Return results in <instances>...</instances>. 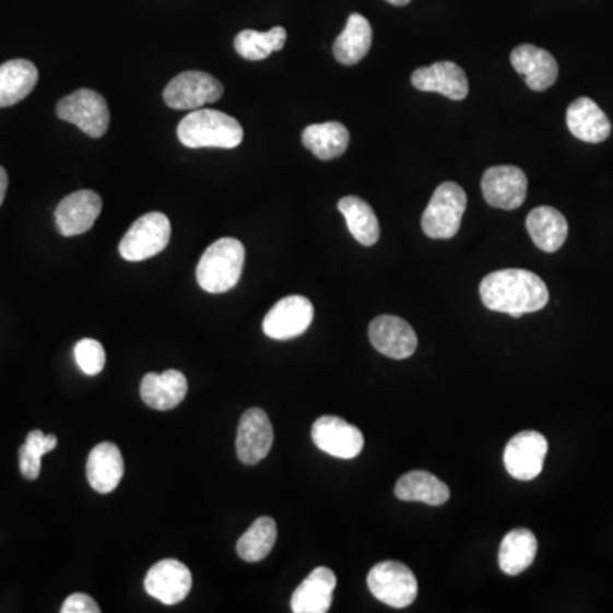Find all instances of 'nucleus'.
<instances>
[{"instance_id": "nucleus-1", "label": "nucleus", "mask_w": 613, "mask_h": 613, "mask_svg": "<svg viewBox=\"0 0 613 613\" xmlns=\"http://www.w3.org/2000/svg\"><path fill=\"white\" fill-rule=\"evenodd\" d=\"M481 300L494 313L518 317L544 309L549 290L544 280L527 270H502L487 274L481 283Z\"/></svg>"}, {"instance_id": "nucleus-2", "label": "nucleus", "mask_w": 613, "mask_h": 613, "mask_svg": "<svg viewBox=\"0 0 613 613\" xmlns=\"http://www.w3.org/2000/svg\"><path fill=\"white\" fill-rule=\"evenodd\" d=\"M178 139L189 149H236L244 140V130L236 118L200 108L182 118Z\"/></svg>"}, {"instance_id": "nucleus-3", "label": "nucleus", "mask_w": 613, "mask_h": 613, "mask_svg": "<svg viewBox=\"0 0 613 613\" xmlns=\"http://www.w3.org/2000/svg\"><path fill=\"white\" fill-rule=\"evenodd\" d=\"M246 261L243 243L224 237L203 252L197 268L198 285L209 294H225L239 283Z\"/></svg>"}, {"instance_id": "nucleus-4", "label": "nucleus", "mask_w": 613, "mask_h": 613, "mask_svg": "<svg viewBox=\"0 0 613 613\" xmlns=\"http://www.w3.org/2000/svg\"><path fill=\"white\" fill-rule=\"evenodd\" d=\"M467 209V194L453 181L441 182L426 207L421 227L432 239H451L457 236Z\"/></svg>"}, {"instance_id": "nucleus-5", "label": "nucleus", "mask_w": 613, "mask_h": 613, "mask_svg": "<svg viewBox=\"0 0 613 613\" xmlns=\"http://www.w3.org/2000/svg\"><path fill=\"white\" fill-rule=\"evenodd\" d=\"M57 115L60 120L75 125L93 139L105 135L111 120L105 97L91 90H79L58 101Z\"/></svg>"}, {"instance_id": "nucleus-6", "label": "nucleus", "mask_w": 613, "mask_h": 613, "mask_svg": "<svg viewBox=\"0 0 613 613\" xmlns=\"http://www.w3.org/2000/svg\"><path fill=\"white\" fill-rule=\"evenodd\" d=\"M170 240V222L164 213L151 212L133 222L120 243L121 258L145 261L166 249Z\"/></svg>"}, {"instance_id": "nucleus-7", "label": "nucleus", "mask_w": 613, "mask_h": 613, "mask_svg": "<svg viewBox=\"0 0 613 613\" xmlns=\"http://www.w3.org/2000/svg\"><path fill=\"white\" fill-rule=\"evenodd\" d=\"M367 585L377 600L393 609L413 605L417 597L416 576L408 566L396 561H386L372 567Z\"/></svg>"}, {"instance_id": "nucleus-8", "label": "nucleus", "mask_w": 613, "mask_h": 613, "mask_svg": "<svg viewBox=\"0 0 613 613\" xmlns=\"http://www.w3.org/2000/svg\"><path fill=\"white\" fill-rule=\"evenodd\" d=\"M222 94L224 85L219 79L201 70H188L167 84L164 101L169 108L194 111L221 99Z\"/></svg>"}, {"instance_id": "nucleus-9", "label": "nucleus", "mask_w": 613, "mask_h": 613, "mask_svg": "<svg viewBox=\"0 0 613 613\" xmlns=\"http://www.w3.org/2000/svg\"><path fill=\"white\" fill-rule=\"evenodd\" d=\"M547 450L549 444L542 433L533 429L518 433L505 448L506 471L518 481H533L544 469Z\"/></svg>"}, {"instance_id": "nucleus-10", "label": "nucleus", "mask_w": 613, "mask_h": 613, "mask_svg": "<svg viewBox=\"0 0 613 613\" xmlns=\"http://www.w3.org/2000/svg\"><path fill=\"white\" fill-rule=\"evenodd\" d=\"M314 320V305L302 295L282 298L262 320V331L271 340H294L310 328Z\"/></svg>"}, {"instance_id": "nucleus-11", "label": "nucleus", "mask_w": 613, "mask_h": 613, "mask_svg": "<svg viewBox=\"0 0 613 613\" xmlns=\"http://www.w3.org/2000/svg\"><path fill=\"white\" fill-rule=\"evenodd\" d=\"M313 440L328 456L344 460L358 457L365 445L362 432L338 416H320L313 426Z\"/></svg>"}, {"instance_id": "nucleus-12", "label": "nucleus", "mask_w": 613, "mask_h": 613, "mask_svg": "<svg viewBox=\"0 0 613 613\" xmlns=\"http://www.w3.org/2000/svg\"><path fill=\"white\" fill-rule=\"evenodd\" d=\"M103 210V200L96 191L81 189L69 194L55 210V224L63 237H74L91 231Z\"/></svg>"}, {"instance_id": "nucleus-13", "label": "nucleus", "mask_w": 613, "mask_h": 613, "mask_svg": "<svg viewBox=\"0 0 613 613\" xmlns=\"http://www.w3.org/2000/svg\"><path fill=\"white\" fill-rule=\"evenodd\" d=\"M484 198L494 209L515 210L523 204L529 189L527 174L515 166H494L481 181Z\"/></svg>"}, {"instance_id": "nucleus-14", "label": "nucleus", "mask_w": 613, "mask_h": 613, "mask_svg": "<svg viewBox=\"0 0 613 613\" xmlns=\"http://www.w3.org/2000/svg\"><path fill=\"white\" fill-rule=\"evenodd\" d=\"M274 433L268 414L259 408L249 409L240 417L237 428V457L246 465L267 459L273 447Z\"/></svg>"}, {"instance_id": "nucleus-15", "label": "nucleus", "mask_w": 613, "mask_h": 613, "mask_svg": "<svg viewBox=\"0 0 613 613\" xmlns=\"http://www.w3.org/2000/svg\"><path fill=\"white\" fill-rule=\"evenodd\" d=\"M193 587L188 566L176 559L158 561L145 576V591L164 605H178Z\"/></svg>"}, {"instance_id": "nucleus-16", "label": "nucleus", "mask_w": 613, "mask_h": 613, "mask_svg": "<svg viewBox=\"0 0 613 613\" xmlns=\"http://www.w3.org/2000/svg\"><path fill=\"white\" fill-rule=\"evenodd\" d=\"M368 335L375 350L389 358L405 359L416 352V332L401 317H377L372 320Z\"/></svg>"}, {"instance_id": "nucleus-17", "label": "nucleus", "mask_w": 613, "mask_h": 613, "mask_svg": "<svg viewBox=\"0 0 613 613\" xmlns=\"http://www.w3.org/2000/svg\"><path fill=\"white\" fill-rule=\"evenodd\" d=\"M509 60L518 74L523 75L524 82L532 91L539 93L547 91L559 78L556 58L535 45H520L511 51Z\"/></svg>"}, {"instance_id": "nucleus-18", "label": "nucleus", "mask_w": 613, "mask_h": 613, "mask_svg": "<svg viewBox=\"0 0 613 613\" xmlns=\"http://www.w3.org/2000/svg\"><path fill=\"white\" fill-rule=\"evenodd\" d=\"M417 91L438 93L448 99L462 101L469 94V81L462 67L453 62H436L414 70L411 78Z\"/></svg>"}, {"instance_id": "nucleus-19", "label": "nucleus", "mask_w": 613, "mask_h": 613, "mask_svg": "<svg viewBox=\"0 0 613 613\" xmlns=\"http://www.w3.org/2000/svg\"><path fill=\"white\" fill-rule=\"evenodd\" d=\"M85 474L91 487L99 494H109L118 487L125 474V460L120 448L103 441L91 450Z\"/></svg>"}, {"instance_id": "nucleus-20", "label": "nucleus", "mask_w": 613, "mask_h": 613, "mask_svg": "<svg viewBox=\"0 0 613 613\" xmlns=\"http://www.w3.org/2000/svg\"><path fill=\"white\" fill-rule=\"evenodd\" d=\"M567 128L582 142H605L612 133L609 116L590 97L573 101L566 113Z\"/></svg>"}, {"instance_id": "nucleus-21", "label": "nucleus", "mask_w": 613, "mask_h": 613, "mask_svg": "<svg viewBox=\"0 0 613 613\" xmlns=\"http://www.w3.org/2000/svg\"><path fill=\"white\" fill-rule=\"evenodd\" d=\"M335 575L329 567H316L292 597L294 613H326L331 609L335 590Z\"/></svg>"}, {"instance_id": "nucleus-22", "label": "nucleus", "mask_w": 613, "mask_h": 613, "mask_svg": "<svg viewBox=\"0 0 613 613\" xmlns=\"http://www.w3.org/2000/svg\"><path fill=\"white\" fill-rule=\"evenodd\" d=\"M188 380L178 370L148 374L140 384V398L149 408L169 411L185 401Z\"/></svg>"}, {"instance_id": "nucleus-23", "label": "nucleus", "mask_w": 613, "mask_h": 613, "mask_svg": "<svg viewBox=\"0 0 613 613\" xmlns=\"http://www.w3.org/2000/svg\"><path fill=\"white\" fill-rule=\"evenodd\" d=\"M38 69L30 60H9L0 66V108L14 106L30 96L38 84Z\"/></svg>"}, {"instance_id": "nucleus-24", "label": "nucleus", "mask_w": 613, "mask_h": 613, "mask_svg": "<svg viewBox=\"0 0 613 613\" xmlns=\"http://www.w3.org/2000/svg\"><path fill=\"white\" fill-rule=\"evenodd\" d=\"M527 231L542 251H559L567 239L566 216L552 207H539L527 216Z\"/></svg>"}, {"instance_id": "nucleus-25", "label": "nucleus", "mask_w": 613, "mask_h": 613, "mask_svg": "<svg viewBox=\"0 0 613 613\" xmlns=\"http://www.w3.org/2000/svg\"><path fill=\"white\" fill-rule=\"evenodd\" d=\"M372 38H374V32H372L367 17L355 12L347 17L343 33L335 38L332 54H334L335 60L343 66H356L370 51Z\"/></svg>"}, {"instance_id": "nucleus-26", "label": "nucleus", "mask_w": 613, "mask_h": 613, "mask_svg": "<svg viewBox=\"0 0 613 613\" xmlns=\"http://www.w3.org/2000/svg\"><path fill=\"white\" fill-rule=\"evenodd\" d=\"M396 496L401 502L441 506L450 499V487L429 472L413 471L399 479L396 484Z\"/></svg>"}, {"instance_id": "nucleus-27", "label": "nucleus", "mask_w": 613, "mask_h": 613, "mask_svg": "<svg viewBox=\"0 0 613 613\" xmlns=\"http://www.w3.org/2000/svg\"><path fill=\"white\" fill-rule=\"evenodd\" d=\"M302 142L316 157L332 161L346 152L350 145V131L338 121L309 125L302 133Z\"/></svg>"}, {"instance_id": "nucleus-28", "label": "nucleus", "mask_w": 613, "mask_h": 613, "mask_svg": "<svg viewBox=\"0 0 613 613\" xmlns=\"http://www.w3.org/2000/svg\"><path fill=\"white\" fill-rule=\"evenodd\" d=\"M537 539L530 530L515 529L503 539L499 567L508 576H518L532 566L537 556Z\"/></svg>"}, {"instance_id": "nucleus-29", "label": "nucleus", "mask_w": 613, "mask_h": 613, "mask_svg": "<svg viewBox=\"0 0 613 613\" xmlns=\"http://www.w3.org/2000/svg\"><path fill=\"white\" fill-rule=\"evenodd\" d=\"M338 209L346 219L347 228L362 246H374L380 237V225L377 215L367 201L359 197H344Z\"/></svg>"}, {"instance_id": "nucleus-30", "label": "nucleus", "mask_w": 613, "mask_h": 613, "mask_svg": "<svg viewBox=\"0 0 613 613\" xmlns=\"http://www.w3.org/2000/svg\"><path fill=\"white\" fill-rule=\"evenodd\" d=\"M276 537H279V530H276L273 518H258L251 524V529L247 530L237 542V554L246 563H259V561L267 559L276 544Z\"/></svg>"}, {"instance_id": "nucleus-31", "label": "nucleus", "mask_w": 613, "mask_h": 613, "mask_svg": "<svg viewBox=\"0 0 613 613\" xmlns=\"http://www.w3.org/2000/svg\"><path fill=\"white\" fill-rule=\"evenodd\" d=\"M285 27L276 26L267 33L244 30L234 39V47H236L237 54L246 58V60H264L274 51L282 50L285 47Z\"/></svg>"}, {"instance_id": "nucleus-32", "label": "nucleus", "mask_w": 613, "mask_h": 613, "mask_svg": "<svg viewBox=\"0 0 613 613\" xmlns=\"http://www.w3.org/2000/svg\"><path fill=\"white\" fill-rule=\"evenodd\" d=\"M75 362L85 375H97L106 365L105 347L96 340H82L74 347Z\"/></svg>"}, {"instance_id": "nucleus-33", "label": "nucleus", "mask_w": 613, "mask_h": 613, "mask_svg": "<svg viewBox=\"0 0 613 613\" xmlns=\"http://www.w3.org/2000/svg\"><path fill=\"white\" fill-rule=\"evenodd\" d=\"M57 436L45 435L42 429H33V432L27 435L24 447H26V450L32 451L33 456L42 459L45 453L57 448Z\"/></svg>"}, {"instance_id": "nucleus-34", "label": "nucleus", "mask_w": 613, "mask_h": 613, "mask_svg": "<svg viewBox=\"0 0 613 613\" xmlns=\"http://www.w3.org/2000/svg\"><path fill=\"white\" fill-rule=\"evenodd\" d=\"M62 613H99L101 609L97 603L94 602V598L85 593H74L70 594L63 602Z\"/></svg>"}, {"instance_id": "nucleus-35", "label": "nucleus", "mask_w": 613, "mask_h": 613, "mask_svg": "<svg viewBox=\"0 0 613 613\" xmlns=\"http://www.w3.org/2000/svg\"><path fill=\"white\" fill-rule=\"evenodd\" d=\"M20 469L21 474L27 481H35V479L39 478V472H42V459L33 456L32 451L26 450L24 445L20 448Z\"/></svg>"}, {"instance_id": "nucleus-36", "label": "nucleus", "mask_w": 613, "mask_h": 613, "mask_svg": "<svg viewBox=\"0 0 613 613\" xmlns=\"http://www.w3.org/2000/svg\"><path fill=\"white\" fill-rule=\"evenodd\" d=\"M9 178L4 167L0 166V204L4 203L5 193H8Z\"/></svg>"}, {"instance_id": "nucleus-37", "label": "nucleus", "mask_w": 613, "mask_h": 613, "mask_svg": "<svg viewBox=\"0 0 613 613\" xmlns=\"http://www.w3.org/2000/svg\"><path fill=\"white\" fill-rule=\"evenodd\" d=\"M389 4L398 5V8H402V5H408L411 0H386Z\"/></svg>"}]
</instances>
